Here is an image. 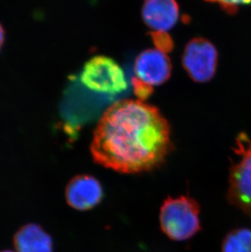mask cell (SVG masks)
I'll return each mask as SVG.
<instances>
[{
  "instance_id": "cell-1",
  "label": "cell",
  "mask_w": 251,
  "mask_h": 252,
  "mask_svg": "<svg viewBox=\"0 0 251 252\" xmlns=\"http://www.w3.org/2000/svg\"><path fill=\"white\" fill-rule=\"evenodd\" d=\"M172 150L171 128L156 107L142 100H123L104 113L91 153L95 162L122 174L154 171Z\"/></svg>"
},
{
  "instance_id": "cell-4",
  "label": "cell",
  "mask_w": 251,
  "mask_h": 252,
  "mask_svg": "<svg viewBox=\"0 0 251 252\" xmlns=\"http://www.w3.org/2000/svg\"><path fill=\"white\" fill-rule=\"evenodd\" d=\"M82 84L89 90L104 94H119L127 88L121 66L114 60L97 56L89 60L81 73Z\"/></svg>"
},
{
  "instance_id": "cell-7",
  "label": "cell",
  "mask_w": 251,
  "mask_h": 252,
  "mask_svg": "<svg viewBox=\"0 0 251 252\" xmlns=\"http://www.w3.org/2000/svg\"><path fill=\"white\" fill-rule=\"evenodd\" d=\"M104 197V190L97 179L90 175H78L65 189L67 203L74 209L84 212L96 207Z\"/></svg>"
},
{
  "instance_id": "cell-10",
  "label": "cell",
  "mask_w": 251,
  "mask_h": 252,
  "mask_svg": "<svg viewBox=\"0 0 251 252\" xmlns=\"http://www.w3.org/2000/svg\"><path fill=\"white\" fill-rule=\"evenodd\" d=\"M222 252H251V229L235 228L225 236L221 248Z\"/></svg>"
},
{
  "instance_id": "cell-11",
  "label": "cell",
  "mask_w": 251,
  "mask_h": 252,
  "mask_svg": "<svg viewBox=\"0 0 251 252\" xmlns=\"http://www.w3.org/2000/svg\"><path fill=\"white\" fill-rule=\"evenodd\" d=\"M218 3L223 9L229 13L237 12L239 7L251 4V0H206Z\"/></svg>"
},
{
  "instance_id": "cell-9",
  "label": "cell",
  "mask_w": 251,
  "mask_h": 252,
  "mask_svg": "<svg viewBox=\"0 0 251 252\" xmlns=\"http://www.w3.org/2000/svg\"><path fill=\"white\" fill-rule=\"evenodd\" d=\"M17 252H52V239L40 226L28 224L17 231L14 236Z\"/></svg>"
},
{
  "instance_id": "cell-14",
  "label": "cell",
  "mask_w": 251,
  "mask_h": 252,
  "mask_svg": "<svg viewBox=\"0 0 251 252\" xmlns=\"http://www.w3.org/2000/svg\"><path fill=\"white\" fill-rule=\"evenodd\" d=\"M12 252V251H3V252Z\"/></svg>"
},
{
  "instance_id": "cell-3",
  "label": "cell",
  "mask_w": 251,
  "mask_h": 252,
  "mask_svg": "<svg viewBox=\"0 0 251 252\" xmlns=\"http://www.w3.org/2000/svg\"><path fill=\"white\" fill-rule=\"evenodd\" d=\"M237 161L229 169L227 197L230 204L251 217V137L247 134L237 136L235 147Z\"/></svg>"
},
{
  "instance_id": "cell-12",
  "label": "cell",
  "mask_w": 251,
  "mask_h": 252,
  "mask_svg": "<svg viewBox=\"0 0 251 252\" xmlns=\"http://www.w3.org/2000/svg\"><path fill=\"white\" fill-rule=\"evenodd\" d=\"M133 84H134V88H135V94L139 97L144 99V98L147 97L151 94L153 88L147 85V84H144L136 78L133 79Z\"/></svg>"
},
{
  "instance_id": "cell-2",
  "label": "cell",
  "mask_w": 251,
  "mask_h": 252,
  "mask_svg": "<svg viewBox=\"0 0 251 252\" xmlns=\"http://www.w3.org/2000/svg\"><path fill=\"white\" fill-rule=\"evenodd\" d=\"M200 215L199 203L192 197H168L160 208V228L171 240L187 241L201 230Z\"/></svg>"
},
{
  "instance_id": "cell-6",
  "label": "cell",
  "mask_w": 251,
  "mask_h": 252,
  "mask_svg": "<svg viewBox=\"0 0 251 252\" xmlns=\"http://www.w3.org/2000/svg\"><path fill=\"white\" fill-rule=\"evenodd\" d=\"M136 79L150 87L161 85L171 76V64L166 52L148 49L138 56L135 62Z\"/></svg>"
},
{
  "instance_id": "cell-5",
  "label": "cell",
  "mask_w": 251,
  "mask_h": 252,
  "mask_svg": "<svg viewBox=\"0 0 251 252\" xmlns=\"http://www.w3.org/2000/svg\"><path fill=\"white\" fill-rule=\"evenodd\" d=\"M182 60L183 65L191 79L197 83H206L216 74L218 52L210 41L193 38L185 47Z\"/></svg>"
},
{
  "instance_id": "cell-13",
  "label": "cell",
  "mask_w": 251,
  "mask_h": 252,
  "mask_svg": "<svg viewBox=\"0 0 251 252\" xmlns=\"http://www.w3.org/2000/svg\"><path fill=\"white\" fill-rule=\"evenodd\" d=\"M4 30H3V28H2V26H1V24H0V50H1V48H2V44H3V42H4Z\"/></svg>"
},
{
  "instance_id": "cell-8",
  "label": "cell",
  "mask_w": 251,
  "mask_h": 252,
  "mask_svg": "<svg viewBox=\"0 0 251 252\" xmlns=\"http://www.w3.org/2000/svg\"><path fill=\"white\" fill-rule=\"evenodd\" d=\"M142 17L154 32L166 33L177 23L180 8L176 0H145Z\"/></svg>"
}]
</instances>
